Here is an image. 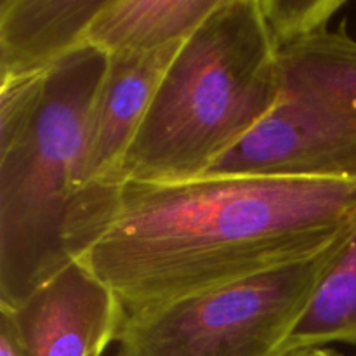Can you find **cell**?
Returning a JSON list of instances; mask_svg holds the SVG:
<instances>
[{"mask_svg":"<svg viewBox=\"0 0 356 356\" xmlns=\"http://www.w3.org/2000/svg\"><path fill=\"white\" fill-rule=\"evenodd\" d=\"M355 226L356 181L124 183L80 263L132 316L309 259Z\"/></svg>","mask_w":356,"mask_h":356,"instance_id":"6da1fadb","label":"cell"},{"mask_svg":"<svg viewBox=\"0 0 356 356\" xmlns=\"http://www.w3.org/2000/svg\"><path fill=\"white\" fill-rule=\"evenodd\" d=\"M278 96V49L259 0H219L160 80L118 186L200 179L270 115Z\"/></svg>","mask_w":356,"mask_h":356,"instance_id":"7a4b0ae2","label":"cell"},{"mask_svg":"<svg viewBox=\"0 0 356 356\" xmlns=\"http://www.w3.org/2000/svg\"><path fill=\"white\" fill-rule=\"evenodd\" d=\"M104 68L90 45L63 59L33 117L0 141V308L19 306L76 261L87 122Z\"/></svg>","mask_w":356,"mask_h":356,"instance_id":"3957f363","label":"cell"},{"mask_svg":"<svg viewBox=\"0 0 356 356\" xmlns=\"http://www.w3.org/2000/svg\"><path fill=\"white\" fill-rule=\"evenodd\" d=\"M280 96L204 177L356 181V38L346 23L278 49Z\"/></svg>","mask_w":356,"mask_h":356,"instance_id":"277c9868","label":"cell"},{"mask_svg":"<svg viewBox=\"0 0 356 356\" xmlns=\"http://www.w3.org/2000/svg\"><path fill=\"white\" fill-rule=\"evenodd\" d=\"M350 233L309 259L125 316L117 356H282Z\"/></svg>","mask_w":356,"mask_h":356,"instance_id":"5b68a950","label":"cell"},{"mask_svg":"<svg viewBox=\"0 0 356 356\" xmlns=\"http://www.w3.org/2000/svg\"><path fill=\"white\" fill-rule=\"evenodd\" d=\"M0 312L13 320L24 356H103L125 318L117 296L80 261Z\"/></svg>","mask_w":356,"mask_h":356,"instance_id":"8992f818","label":"cell"},{"mask_svg":"<svg viewBox=\"0 0 356 356\" xmlns=\"http://www.w3.org/2000/svg\"><path fill=\"white\" fill-rule=\"evenodd\" d=\"M183 44L106 56L87 122L80 188H118V170L167 68Z\"/></svg>","mask_w":356,"mask_h":356,"instance_id":"52a82bcc","label":"cell"},{"mask_svg":"<svg viewBox=\"0 0 356 356\" xmlns=\"http://www.w3.org/2000/svg\"><path fill=\"white\" fill-rule=\"evenodd\" d=\"M104 0H0V82L47 75L87 47Z\"/></svg>","mask_w":356,"mask_h":356,"instance_id":"ba28073f","label":"cell"},{"mask_svg":"<svg viewBox=\"0 0 356 356\" xmlns=\"http://www.w3.org/2000/svg\"><path fill=\"white\" fill-rule=\"evenodd\" d=\"M219 0H104L87 44L104 56L148 52L183 44Z\"/></svg>","mask_w":356,"mask_h":356,"instance_id":"9c48e42d","label":"cell"},{"mask_svg":"<svg viewBox=\"0 0 356 356\" xmlns=\"http://www.w3.org/2000/svg\"><path fill=\"white\" fill-rule=\"evenodd\" d=\"M336 343L356 348V226L320 282L282 356Z\"/></svg>","mask_w":356,"mask_h":356,"instance_id":"30bf717a","label":"cell"},{"mask_svg":"<svg viewBox=\"0 0 356 356\" xmlns=\"http://www.w3.org/2000/svg\"><path fill=\"white\" fill-rule=\"evenodd\" d=\"M344 0H259L266 26L277 49L329 30Z\"/></svg>","mask_w":356,"mask_h":356,"instance_id":"8fae6325","label":"cell"},{"mask_svg":"<svg viewBox=\"0 0 356 356\" xmlns=\"http://www.w3.org/2000/svg\"><path fill=\"white\" fill-rule=\"evenodd\" d=\"M0 356H24L13 320L6 312H0Z\"/></svg>","mask_w":356,"mask_h":356,"instance_id":"7c38bea8","label":"cell"},{"mask_svg":"<svg viewBox=\"0 0 356 356\" xmlns=\"http://www.w3.org/2000/svg\"><path fill=\"white\" fill-rule=\"evenodd\" d=\"M285 356H341L336 350H330V348H306V350H298L292 351V353Z\"/></svg>","mask_w":356,"mask_h":356,"instance_id":"4fadbf2b","label":"cell"}]
</instances>
